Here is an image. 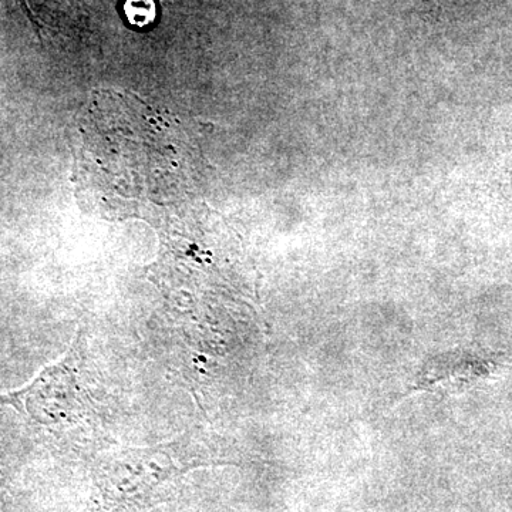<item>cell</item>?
I'll use <instances>...</instances> for the list:
<instances>
[{
	"instance_id": "6da1fadb",
	"label": "cell",
	"mask_w": 512,
	"mask_h": 512,
	"mask_svg": "<svg viewBox=\"0 0 512 512\" xmlns=\"http://www.w3.org/2000/svg\"><path fill=\"white\" fill-rule=\"evenodd\" d=\"M126 9L128 19L137 26L147 25L156 15L154 3L151 0H128Z\"/></svg>"
}]
</instances>
